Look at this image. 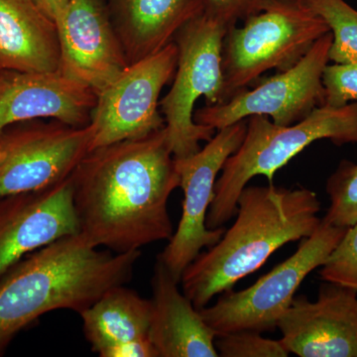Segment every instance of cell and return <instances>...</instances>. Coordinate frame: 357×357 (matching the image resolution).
I'll return each instance as SVG.
<instances>
[{
  "label": "cell",
  "mask_w": 357,
  "mask_h": 357,
  "mask_svg": "<svg viewBox=\"0 0 357 357\" xmlns=\"http://www.w3.org/2000/svg\"><path fill=\"white\" fill-rule=\"evenodd\" d=\"M79 234L115 253L170 241L171 194L180 187L165 128L89 151L70 175Z\"/></svg>",
  "instance_id": "cell-1"
},
{
  "label": "cell",
  "mask_w": 357,
  "mask_h": 357,
  "mask_svg": "<svg viewBox=\"0 0 357 357\" xmlns=\"http://www.w3.org/2000/svg\"><path fill=\"white\" fill-rule=\"evenodd\" d=\"M140 250H100L81 234L24 256L0 277V356L18 333L57 310L81 314L103 294L126 285Z\"/></svg>",
  "instance_id": "cell-2"
},
{
  "label": "cell",
  "mask_w": 357,
  "mask_h": 357,
  "mask_svg": "<svg viewBox=\"0 0 357 357\" xmlns=\"http://www.w3.org/2000/svg\"><path fill=\"white\" fill-rule=\"evenodd\" d=\"M321 208L316 192L306 188L246 185L237 199L236 222L183 272V293L197 309L208 306L282 246L311 236L321 225Z\"/></svg>",
  "instance_id": "cell-3"
},
{
  "label": "cell",
  "mask_w": 357,
  "mask_h": 357,
  "mask_svg": "<svg viewBox=\"0 0 357 357\" xmlns=\"http://www.w3.org/2000/svg\"><path fill=\"white\" fill-rule=\"evenodd\" d=\"M321 139L337 146L357 143V102L317 107L306 119L289 126H277L265 115L248 117L243 143L227 159L215 183L206 217L208 229L222 227L236 215L237 199L251 178L262 175L272 183L277 171Z\"/></svg>",
  "instance_id": "cell-4"
},
{
  "label": "cell",
  "mask_w": 357,
  "mask_h": 357,
  "mask_svg": "<svg viewBox=\"0 0 357 357\" xmlns=\"http://www.w3.org/2000/svg\"><path fill=\"white\" fill-rule=\"evenodd\" d=\"M328 32L325 21L302 0H272L243 27H229L222 45L225 102L267 70L283 72L297 64Z\"/></svg>",
  "instance_id": "cell-5"
},
{
  "label": "cell",
  "mask_w": 357,
  "mask_h": 357,
  "mask_svg": "<svg viewBox=\"0 0 357 357\" xmlns=\"http://www.w3.org/2000/svg\"><path fill=\"white\" fill-rule=\"evenodd\" d=\"M227 28L203 13L185 24L174 41L178 49L172 88L161 102L167 141L174 158L191 156L201 150L202 141H210L215 129L194 121L197 100L204 96L206 105L225 102L222 45Z\"/></svg>",
  "instance_id": "cell-6"
},
{
  "label": "cell",
  "mask_w": 357,
  "mask_h": 357,
  "mask_svg": "<svg viewBox=\"0 0 357 357\" xmlns=\"http://www.w3.org/2000/svg\"><path fill=\"white\" fill-rule=\"evenodd\" d=\"M347 230L321 220L316 231L301 241L292 256L252 286L222 293L213 306L199 310L204 321L218 335L241 331L274 332L301 284L326 262Z\"/></svg>",
  "instance_id": "cell-7"
},
{
  "label": "cell",
  "mask_w": 357,
  "mask_h": 357,
  "mask_svg": "<svg viewBox=\"0 0 357 357\" xmlns=\"http://www.w3.org/2000/svg\"><path fill=\"white\" fill-rule=\"evenodd\" d=\"M332 33L314 42L297 64L258 84L237 91L227 102L206 105L194 112V121L220 130L252 115L271 117L277 126H289L325 105L323 74L330 62Z\"/></svg>",
  "instance_id": "cell-8"
},
{
  "label": "cell",
  "mask_w": 357,
  "mask_h": 357,
  "mask_svg": "<svg viewBox=\"0 0 357 357\" xmlns=\"http://www.w3.org/2000/svg\"><path fill=\"white\" fill-rule=\"evenodd\" d=\"M91 126L20 122L0 134V197L37 191L72 175L91 151Z\"/></svg>",
  "instance_id": "cell-9"
},
{
  "label": "cell",
  "mask_w": 357,
  "mask_h": 357,
  "mask_svg": "<svg viewBox=\"0 0 357 357\" xmlns=\"http://www.w3.org/2000/svg\"><path fill=\"white\" fill-rule=\"evenodd\" d=\"M178 49L175 41L158 53L128 65L98 93L91 117V150L147 137L165 128L160 114L162 89L175 76Z\"/></svg>",
  "instance_id": "cell-10"
},
{
  "label": "cell",
  "mask_w": 357,
  "mask_h": 357,
  "mask_svg": "<svg viewBox=\"0 0 357 357\" xmlns=\"http://www.w3.org/2000/svg\"><path fill=\"white\" fill-rule=\"evenodd\" d=\"M248 119L220 129L197 153L175 159L184 191L183 213L177 230L158 257L180 283L183 272L204 248L220 241L225 227L210 229L206 217L215 198L218 176L230 155L238 149L245 136Z\"/></svg>",
  "instance_id": "cell-11"
},
{
  "label": "cell",
  "mask_w": 357,
  "mask_h": 357,
  "mask_svg": "<svg viewBox=\"0 0 357 357\" xmlns=\"http://www.w3.org/2000/svg\"><path fill=\"white\" fill-rule=\"evenodd\" d=\"M277 328L289 354L357 357V290L324 281L314 302L294 297Z\"/></svg>",
  "instance_id": "cell-12"
},
{
  "label": "cell",
  "mask_w": 357,
  "mask_h": 357,
  "mask_svg": "<svg viewBox=\"0 0 357 357\" xmlns=\"http://www.w3.org/2000/svg\"><path fill=\"white\" fill-rule=\"evenodd\" d=\"M77 234L70 176L45 189L0 197V277L33 251Z\"/></svg>",
  "instance_id": "cell-13"
},
{
  "label": "cell",
  "mask_w": 357,
  "mask_h": 357,
  "mask_svg": "<svg viewBox=\"0 0 357 357\" xmlns=\"http://www.w3.org/2000/svg\"><path fill=\"white\" fill-rule=\"evenodd\" d=\"M60 70L96 95L128 66L121 41L98 0H69L56 20Z\"/></svg>",
  "instance_id": "cell-14"
},
{
  "label": "cell",
  "mask_w": 357,
  "mask_h": 357,
  "mask_svg": "<svg viewBox=\"0 0 357 357\" xmlns=\"http://www.w3.org/2000/svg\"><path fill=\"white\" fill-rule=\"evenodd\" d=\"M98 95L63 75L0 70V134L20 122L51 119L75 128L91 123Z\"/></svg>",
  "instance_id": "cell-15"
},
{
  "label": "cell",
  "mask_w": 357,
  "mask_h": 357,
  "mask_svg": "<svg viewBox=\"0 0 357 357\" xmlns=\"http://www.w3.org/2000/svg\"><path fill=\"white\" fill-rule=\"evenodd\" d=\"M178 284L157 258L151 279L150 342L159 357H218L217 333L178 290Z\"/></svg>",
  "instance_id": "cell-16"
},
{
  "label": "cell",
  "mask_w": 357,
  "mask_h": 357,
  "mask_svg": "<svg viewBox=\"0 0 357 357\" xmlns=\"http://www.w3.org/2000/svg\"><path fill=\"white\" fill-rule=\"evenodd\" d=\"M57 25L35 0H0V70L60 69Z\"/></svg>",
  "instance_id": "cell-17"
},
{
  "label": "cell",
  "mask_w": 357,
  "mask_h": 357,
  "mask_svg": "<svg viewBox=\"0 0 357 357\" xmlns=\"http://www.w3.org/2000/svg\"><path fill=\"white\" fill-rule=\"evenodd\" d=\"M203 8L202 0H122L116 34L128 65L165 48Z\"/></svg>",
  "instance_id": "cell-18"
},
{
  "label": "cell",
  "mask_w": 357,
  "mask_h": 357,
  "mask_svg": "<svg viewBox=\"0 0 357 357\" xmlns=\"http://www.w3.org/2000/svg\"><path fill=\"white\" fill-rule=\"evenodd\" d=\"M84 337L91 351L100 356L109 347L141 338H149L151 300L144 299L126 285L103 294L79 314Z\"/></svg>",
  "instance_id": "cell-19"
},
{
  "label": "cell",
  "mask_w": 357,
  "mask_h": 357,
  "mask_svg": "<svg viewBox=\"0 0 357 357\" xmlns=\"http://www.w3.org/2000/svg\"><path fill=\"white\" fill-rule=\"evenodd\" d=\"M325 21L333 35L330 61L351 63L357 61V10L345 0H302Z\"/></svg>",
  "instance_id": "cell-20"
},
{
  "label": "cell",
  "mask_w": 357,
  "mask_h": 357,
  "mask_svg": "<svg viewBox=\"0 0 357 357\" xmlns=\"http://www.w3.org/2000/svg\"><path fill=\"white\" fill-rule=\"evenodd\" d=\"M331 204L324 222L349 229L357 223V163L342 160L326 184Z\"/></svg>",
  "instance_id": "cell-21"
},
{
  "label": "cell",
  "mask_w": 357,
  "mask_h": 357,
  "mask_svg": "<svg viewBox=\"0 0 357 357\" xmlns=\"http://www.w3.org/2000/svg\"><path fill=\"white\" fill-rule=\"evenodd\" d=\"M321 267V280L357 290V223L347 229Z\"/></svg>",
  "instance_id": "cell-22"
},
{
  "label": "cell",
  "mask_w": 357,
  "mask_h": 357,
  "mask_svg": "<svg viewBox=\"0 0 357 357\" xmlns=\"http://www.w3.org/2000/svg\"><path fill=\"white\" fill-rule=\"evenodd\" d=\"M261 333L241 331L218 335L215 349L222 357H287L281 340L263 337Z\"/></svg>",
  "instance_id": "cell-23"
},
{
  "label": "cell",
  "mask_w": 357,
  "mask_h": 357,
  "mask_svg": "<svg viewBox=\"0 0 357 357\" xmlns=\"http://www.w3.org/2000/svg\"><path fill=\"white\" fill-rule=\"evenodd\" d=\"M323 84L326 107H340L357 102V61L326 66Z\"/></svg>",
  "instance_id": "cell-24"
},
{
  "label": "cell",
  "mask_w": 357,
  "mask_h": 357,
  "mask_svg": "<svg viewBox=\"0 0 357 357\" xmlns=\"http://www.w3.org/2000/svg\"><path fill=\"white\" fill-rule=\"evenodd\" d=\"M272 0H204V13L229 29L236 21L264 10Z\"/></svg>",
  "instance_id": "cell-25"
},
{
  "label": "cell",
  "mask_w": 357,
  "mask_h": 357,
  "mask_svg": "<svg viewBox=\"0 0 357 357\" xmlns=\"http://www.w3.org/2000/svg\"><path fill=\"white\" fill-rule=\"evenodd\" d=\"M100 357H159L149 338L130 340L103 351Z\"/></svg>",
  "instance_id": "cell-26"
},
{
  "label": "cell",
  "mask_w": 357,
  "mask_h": 357,
  "mask_svg": "<svg viewBox=\"0 0 357 357\" xmlns=\"http://www.w3.org/2000/svg\"><path fill=\"white\" fill-rule=\"evenodd\" d=\"M40 8L44 11L52 20L55 21L64 13L69 0H35Z\"/></svg>",
  "instance_id": "cell-27"
}]
</instances>
